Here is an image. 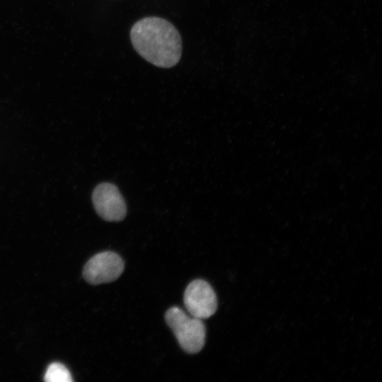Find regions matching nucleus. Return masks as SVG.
Wrapping results in <instances>:
<instances>
[{"mask_svg": "<svg viewBox=\"0 0 382 382\" xmlns=\"http://www.w3.org/2000/svg\"><path fill=\"white\" fill-rule=\"evenodd\" d=\"M130 38L137 53L156 66L170 68L180 59V35L166 19L151 16L138 21L131 29Z\"/></svg>", "mask_w": 382, "mask_h": 382, "instance_id": "obj_1", "label": "nucleus"}, {"mask_svg": "<svg viewBox=\"0 0 382 382\" xmlns=\"http://www.w3.org/2000/svg\"><path fill=\"white\" fill-rule=\"evenodd\" d=\"M165 318L184 351L195 354L202 350L205 342L206 330L201 319L187 315L176 306L166 311Z\"/></svg>", "mask_w": 382, "mask_h": 382, "instance_id": "obj_2", "label": "nucleus"}, {"mask_svg": "<svg viewBox=\"0 0 382 382\" xmlns=\"http://www.w3.org/2000/svg\"><path fill=\"white\" fill-rule=\"evenodd\" d=\"M124 262L117 253L111 251L99 253L85 265L83 276L91 284H100L117 279L124 270Z\"/></svg>", "mask_w": 382, "mask_h": 382, "instance_id": "obj_3", "label": "nucleus"}, {"mask_svg": "<svg viewBox=\"0 0 382 382\" xmlns=\"http://www.w3.org/2000/svg\"><path fill=\"white\" fill-rule=\"evenodd\" d=\"M184 303L190 316L201 320L211 317L217 308L215 292L202 279L194 280L188 284L184 294Z\"/></svg>", "mask_w": 382, "mask_h": 382, "instance_id": "obj_4", "label": "nucleus"}, {"mask_svg": "<svg viewBox=\"0 0 382 382\" xmlns=\"http://www.w3.org/2000/svg\"><path fill=\"white\" fill-rule=\"evenodd\" d=\"M93 207L97 214L108 221H120L126 216L125 202L117 187L109 183L98 185L92 194Z\"/></svg>", "mask_w": 382, "mask_h": 382, "instance_id": "obj_5", "label": "nucleus"}, {"mask_svg": "<svg viewBox=\"0 0 382 382\" xmlns=\"http://www.w3.org/2000/svg\"><path fill=\"white\" fill-rule=\"evenodd\" d=\"M44 380L47 382H71V375L68 369L62 364L54 362L49 365L45 374Z\"/></svg>", "mask_w": 382, "mask_h": 382, "instance_id": "obj_6", "label": "nucleus"}]
</instances>
